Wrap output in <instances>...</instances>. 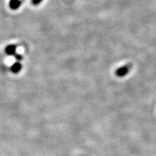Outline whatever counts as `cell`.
<instances>
[{"label":"cell","instance_id":"obj_1","mask_svg":"<svg viewBox=\"0 0 156 156\" xmlns=\"http://www.w3.org/2000/svg\"><path fill=\"white\" fill-rule=\"evenodd\" d=\"M131 67H132V64H126V65L122 66V67L118 68V69H116L115 74H116V75L119 77H124V76H126L129 73L130 69H131Z\"/></svg>","mask_w":156,"mask_h":156},{"label":"cell","instance_id":"obj_2","mask_svg":"<svg viewBox=\"0 0 156 156\" xmlns=\"http://www.w3.org/2000/svg\"><path fill=\"white\" fill-rule=\"evenodd\" d=\"M16 50H17L16 45L11 44V45H8L7 46H6L5 48V52L7 54V55L12 56L15 54Z\"/></svg>","mask_w":156,"mask_h":156},{"label":"cell","instance_id":"obj_3","mask_svg":"<svg viewBox=\"0 0 156 156\" xmlns=\"http://www.w3.org/2000/svg\"><path fill=\"white\" fill-rule=\"evenodd\" d=\"M21 4H22V2L20 0H10L9 2V7L12 10H16L20 8Z\"/></svg>","mask_w":156,"mask_h":156},{"label":"cell","instance_id":"obj_4","mask_svg":"<svg viewBox=\"0 0 156 156\" xmlns=\"http://www.w3.org/2000/svg\"><path fill=\"white\" fill-rule=\"evenodd\" d=\"M21 69H22V64H21L20 62H15V63L13 64L10 67L11 72L14 74L19 73L21 71Z\"/></svg>","mask_w":156,"mask_h":156},{"label":"cell","instance_id":"obj_5","mask_svg":"<svg viewBox=\"0 0 156 156\" xmlns=\"http://www.w3.org/2000/svg\"><path fill=\"white\" fill-rule=\"evenodd\" d=\"M43 2V0H31V3H32L33 5L37 6L39 4H41Z\"/></svg>","mask_w":156,"mask_h":156},{"label":"cell","instance_id":"obj_6","mask_svg":"<svg viewBox=\"0 0 156 156\" xmlns=\"http://www.w3.org/2000/svg\"><path fill=\"white\" fill-rule=\"evenodd\" d=\"M15 58H16V59L17 60V61H20V60H22V58H23V56L20 55V54H15Z\"/></svg>","mask_w":156,"mask_h":156}]
</instances>
